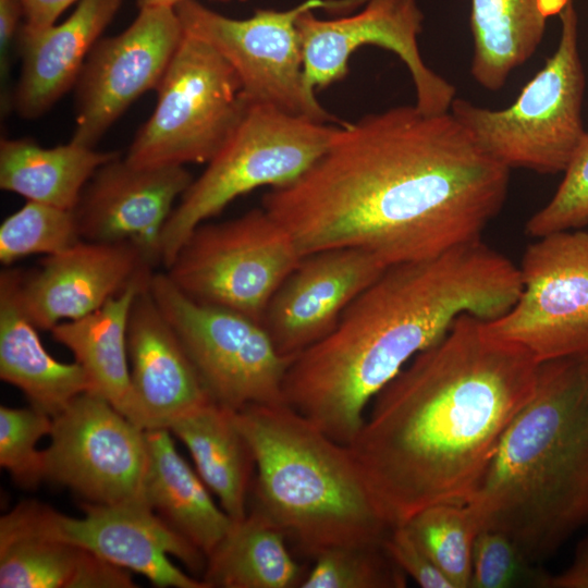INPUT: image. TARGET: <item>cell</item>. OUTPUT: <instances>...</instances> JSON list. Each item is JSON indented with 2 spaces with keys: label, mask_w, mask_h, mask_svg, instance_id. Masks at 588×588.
I'll return each instance as SVG.
<instances>
[{
  "label": "cell",
  "mask_w": 588,
  "mask_h": 588,
  "mask_svg": "<svg viewBox=\"0 0 588 588\" xmlns=\"http://www.w3.org/2000/svg\"><path fill=\"white\" fill-rule=\"evenodd\" d=\"M118 156L71 140L44 148L30 138H1L0 187L28 200L74 210L95 172Z\"/></svg>",
  "instance_id": "obj_28"
},
{
  "label": "cell",
  "mask_w": 588,
  "mask_h": 588,
  "mask_svg": "<svg viewBox=\"0 0 588 588\" xmlns=\"http://www.w3.org/2000/svg\"><path fill=\"white\" fill-rule=\"evenodd\" d=\"M169 430L187 448L219 505L234 522L242 520L248 513L256 465L235 411L210 401L176 419Z\"/></svg>",
  "instance_id": "obj_25"
},
{
  "label": "cell",
  "mask_w": 588,
  "mask_h": 588,
  "mask_svg": "<svg viewBox=\"0 0 588 588\" xmlns=\"http://www.w3.org/2000/svg\"><path fill=\"white\" fill-rule=\"evenodd\" d=\"M336 130L271 105L249 102L229 138L172 210L161 236V264L167 268L192 232L238 196L299 179L324 154Z\"/></svg>",
  "instance_id": "obj_6"
},
{
  "label": "cell",
  "mask_w": 588,
  "mask_h": 588,
  "mask_svg": "<svg viewBox=\"0 0 588 588\" xmlns=\"http://www.w3.org/2000/svg\"><path fill=\"white\" fill-rule=\"evenodd\" d=\"M1 588H132L127 569L62 541L0 534Z\"/></svg>",
  "instance_id": "obj_29"
},
{
  "label": "cell",
  "mask_w": 588,
  "mask_h": 588,
  "mask_svg": "<svg viewBox=\"0 0 588 588\" xmlns=\"http://www.w3.org/2000/svg\"><path fill=\"white\" fill-rule=\"evenodd\" d=\"M535 566L507 535L483 528L474 541L469 588H540L544 571Z\"/></svg>",
  "instance_id": "obj_34"
},
{
  "label": "cell",
  "mask_w": 588,
  "mask_h": 588,
  "mask_svg": "<svg viewBox=\"0 0 588 588\" xmlns=\"http://www.w3.org/2000/svg\"><path fill=\"white\" fill-rule=\"evenodd\" d=\"M313 562L301 588H403L407 583L383 542L332 547Z\"/></svg>",
  "instance_id": "obj_31"
},
{
  "label": "cell",
  "mask_w": 588,
  "mask_h": 588,
  "mask_svg": "<svg viewBox=\"0 0 588 588\" xmlns=\"http://www.w3.org/2000/svg\"><path fill=\"white\" fill-rule=\"evenodd\" d=\"M156 90V108L125 156L139 167L208 163L249 105L232 66L185 32Z\"/></svg>",
  "instance_id": "obj_8"
},
{
  "label": "cell",
  "mask_w": 588,
  "mask_h": 588,
  "mask_svg": "<svg viewBox=\"0 0 588 588\" xmlns=\"http://www.w3.org/2000/svg\"><path fill=\"white\" fill-rule=\"evenodd\" d=\"M52 429V416L30 407H0V465L23 488L45 479L44 452L37 442Z\"/></svg>",
  "instance_id": "obj_33"
},
{
  "label": "cell",
  "mask_w": 588,
  "mask_h": 588,
  "mask_svg": "<svg viewBox=\"0 0 588 588\" xmlns=\"http://www.w3.org/2000/svg\"><path fill=\"white\" fill-rule=\"evenodd\" d=\"M192 181L184 166L139 167L115 157L95 172L74 208L81 238L130 245L152 269L161 264L173 204Z\"/></svg>",
  "instance_id": "obj_17"
},
{
  "label": "cell",
  "mask_w": 588,
  "mask_h": 588,
  "mask_svg": "<svg viewBox=\"0 0 588 588\" xmlns=\"http://www.w3.org/2000/svg\"><path fill=\"white\" fill-rule=\"evenodd\" d=\"M585 396H586V405H587V411H588V373H587Z\"/></svg>",
  "instance_id": "obj_41"
},
{
  "label": "cell",
  "mask_w": 588,
  "mask_h": 588,
  "mask_svg": "<svg viewBox=\"0 0 588 588\" xmlns=\"http://www.w3.org/2000/svg\"><path fill=\"white\" fill-rule=\"evenodd\" d=\"M83 517H71L50 506L25 501L0 519V534L29 535L85 549L125 569L147 577L158 587L208 588L177 568L204 573L207 556L171 527L145 501L114 504L84 502Z\"/></svg>",
  "instance_id": "obj_11"
},
{
  "label": "cell",
  "mask_w": 588,
  "mask_h": 588,
  "mask_svg": "<svg viewBox=\"0 0 588 588\" xmlns=\"http://www.w3.org/2000/svg\"><path fill=\"white\" fill-rule=\"evenodd\" d=\"M518 269L519 296L488 330L539 363L588 352V231L538 237Z\"/></svg>",
  "instance_id": "obj_13"
},
{
  "label": "cell",
  "mask_w": 588,
  "mask_h": 588,
  "mask_svg": "<svg viewBox=\"0 0 588 588\" xmlns=\"http://www.w3.org/2000/svg\"><path fill=\"white\" fill-rule=\"evenodd\" d=\"M328 5L322 0H306L285 11L257 10L242 20L219 14L196 0H182L174 9L184 32L208 44L232 66L249 102L328 123L336 119L305 84L296 24L302 13Z\"/></svg>",
  "instance_id": "obj_12"
},
{
  "label": "cell",
  "mask_w": 588,
  "mask_h": 588,
  "mask_svg": "<svg viewBox=\"0 0 588 588\" xmlns=\"http://www.w3.org/2000/svg\"><path fill=\"white\" fill-rule=\"evenodd\" d=\"M383 547L401 571L422 588H454L405 524L393 526Z\"/></svg>",
  "instance_id": "obj_36"
},
{
  "label": "cell",
  "mask_w": 588,
  "mask_h": 588,
  "mask_svg": "<svg viewBox=\"0 0 588 588\" xmlns=\"http://www.w3.org/2000/svg\"><path fill=\"white\" fill-rule=\"evenodd\" d=\"M149 270L130 245L81 240L32 272L16 270V296L34 326L50 331L97 310Z\"/></svg>",
  "instance_id": "obj_19"
},
{
  "label": "cell",
  "mask_w": 588,
  "mask_h": 588,
  "mask_svg": "<svg viewBox=\"0 0 588 588\" xmlns=\"http://www.w3.org/2000/svg\"><path fill=\"white\" fill-rule=\"evenodd\" d=\"M152 270L136 277L97 310L54 326L53 340L69 348L102 396L124 416L132 394L127 326L135 297L149 283ZM126 417V416H125Z\"/></svg>",
  "instance_id": "obj_24"
},
{
  "label": "cell",
  "mask_w": 588,
  "mask_h": 588,
  "mask_svg": "<svg viewBox=\"0 0 588 588\" xmlns=\"http://www.w3.org/2000/svg\"><path fill=\"white\" fill-rule=\"evenodd\" d=\"M422 20L416 0H366L360 12L334 20L318 19L313 10L302 13L296 24L307 88L315 93L344 78L352 53L364 45H375L392 51L405 64L420 111H450L455 87L429 69L419 51Z\"/></svg>",
  "instance_id": "obj_15"
},
{
  "label": "cell",
  "mask_w": 588,
  "mask_h": 588,
  "mask_svg": "<svg viewBox=\"0 0 588 588\" xmlns=\"http://www.w3.org/2000/svg\"><path fill=\"white\" fill-rule=\"evenodd\" d=\"M563 173L554 195L527 221L525 231L529 236L538 238L588 224V132Z\"/></svg>",
  "instance_id": "obj_35"
},
{
  "label": "cell",
  "mask_w": 588,
  "mask_h": 588,
  "mask_svg": "<svg viewBox=\"0 0 588 588\" xmlns=\"http://www.w3.org/2000/svg\"><path fill=\"white\" fill-rule=\"evenodd\" d=\"M518 270L481 240L389 266L329 335L293 359L285 404L350 445L376 395L457 317L489 321L510 310L522 291Z\"/></svg>",
  "instance_id": "obj_3"
},
{
  "label": "cell",
  "mask_w": 588,
  "mask_h": 588,
  "mask_svg": "<svg viewBox=\"0 0 588 588\" xmlns=\"http://www.w3.org/2000/svg\"><path fill=\"white\" fill-rule=\"evenodd\" d=\"M568 0H470L474 39L470 73L483 88L501 89L511 73L532 57L547 19Z\"/></svg>",
  "instance_id": "obj_26"
},
{
  "label": "cell",
  "mask_w": 588,
  "mask_h": 588,
  "mask_svg": "<svg viewBox=\"0 0 588 588\" xmlns=\"http://www.w3.org/2000/svg\"><path fill=\"white\" fill-rule=\"evenodd\" d=\"M25 22L23 29L36 32L47 28L73 3L81 0H20Z\"/></svg>",
  "instance_id": "obj_39"
},
{
  "label": "cell",
  "mask_w": 588,
  "mask_h": 588,
  "mask_svg": "<svg viewBox=\"0 0 588 588\" xmlns=\"http://www.w3.org/2000/svg\"><path fill=\"white\" fill-rule=\"evenodd\" d=\"M588 352L540 363L537 387L466 504L534 564L588 524Z\"/></svg>",
  "instance_id": "obj_4"
},
{
  "label": "cell",
  "mask_w": 588,
  "mask_h": 588,
  "mask_svg": "<svg viewBox=\"0 0 588 588\" xmlns=\"http://www.w3.org/2000/svg\"><path fill=\"white\" fill-rule=\"evenodd\" d=\"M540 363L456 318L372 400L348 445L391 526L437 504H467L506 429L535 394Z\"/></svg>",
  "instance_id": "obj_2"
},
{
  "label": "cell",
  "mask_w": 588,
  "mask_h": 588,
  "mask_svg": "<svg viewBox=\"0 0 588 588\" xmlns=\"http://www.w3.org/2000/svg\"><path fill=\"white\" fill-rule=\"evenodd\" d=\"M540 588H588V536L576 546L571 565L559 574L544 572Z\"/></svg>",
  "instance_id": "obj_38"
},
{
  "label": "cell",
  "mask_w": 588,
  "mask_h": 588,
  "mask_svg": "<svg viewBox=\"0 0 588 588\" xmlns=\"http://www.w3.org/2000/svg\"><path fill=\"white\" fill-rule=\"evenodd\" d=\"M307 572L284 531L252 509L207 555L201 579L208 588H301Z\"/></svg>",
  "instance_id": "obj_27"
},
{
  "label": "cell",
  "mask_w": 588,
  "mask_h": 588,
  "mask_svg": "<svg viewBox=\"0 0 588 588\" xmlns=\"http://www.w3.org/2000/svg\"><path fill=\"white\" fill-rule=\"evenodd\" d=\"M559 14L555 51L511 106L494 110L455 98L450 108L477 144L510 170L564 172L586 134L581 115L586 78L573 0Z\"/></svg>",
  "instance_id": "obj_7"
},
{
  "label": "cell",
  "mask_w": 588,
  "mask_h": 588,
  "mask_svg": "<svg viewBox=\"0 0 588 588\" xmlns=\"http://www.w3.org/2000/svg\"><path fill=\"white\" fill-rule=\"evenodd\" d=\"M182 0H137L139 8L145 7H169V8H175L177 3H180ZM218 1H230V0H218ZM240 1H246V0H240Z\"/></svg>",
  "instance_id": "obj_40"
},
{
  "label": "cell",
  "mask_w": 588,
  "mask_h": 588,
  "mask_svg": "<svg viewBox=\"0 0 588 588\" xmlns=\"http://www.w3.org/2000/svg\"><path fill=\"white\" fill-rule=\"evenodd\" d=\"M49 436L50 445L42 451L45 479L86 502L145 501V430L102 396L84 392L73 399L52 417Z\"/></svg>",
  "instance_id": "obj_14"
},
{
  "label": "cell",
  "mask_w": 588,
  "mask_h": 588,
  "mask_svg": "<svg viewBox=\"0 0 588 588\" xmlns=\"http://www.w3.org/2000/svg\"><path fill=\"white\" fill-rule=\"evenodd\" d=\"M301 259L286 229L256 208L197 226L166 273L192 299L262 322L273 294Z\"/></svg>",
  "instance_id": "obj_9"
},
{
  "label": "cell",
  "mask_w": 588,
  "mask_h": 588,
  "mask_svg": "<svg viewBox=\"0 0 588 588\" xmlns=\"http://www.w3.org/2000/svg\"><path fill=\"white\" fill-rule=\"evenodd\" d=\"M24 15L20 0H0V74H1V109L7 113L12 108V94L8 79L11 68V52L21 28L20 19Z\"/></svg>",
  "instance_id": "obj_37"
},
{
  "label": "cell",
  "mask_w": 588,
  "mask_h": 588,
  "mask_svg": "<svg viewBox=\"0 0 588 588\" xmlns=\"http://www.w3.org/2000/svg\"><path fill=\"white\" fill-rule=\"evenodd\" d=\"M146 503L207 556L233 525L197 471L175 449L169 429L145 430Z\"/></svg>",
  "instance_id": "obj_23"
},
{
  "label": "cell",
  "mask_w": 588,
  "mask_h": 588,
  "mask_svg": "<svg viewBox=\"0 0 588 588\" xmlns=\"http://www.w3.org/2000/svg\"><path fill=\"white\" fill-rule=\"evenodd\" d=\"M132 394L125 416L143 430L169 429L213 401L149 283L134 299L127 326Z\"/></svg>",
  "instance_id": "obj_20"
},
{
  "label": "cell",
  "mask_w": 588,
  "mask_h": 588,
  "mask_svg": "<svg viewBox=\"0 0 588 588\" xmlns=\"http://www.w3.org/2000/svg\"><path fill=\"white\" fill-rule=\"evenodd\" d=\"M509 183L510 169L451 111L399 106L338 126L317 162L271 188L262 208L302 257L355 247L392 266L481 240Z\"/></svg>",
  "instance_id": "obj_1"
},
{
  "label": "cell",
  "mask_w": 588,
  "mask_h": 588,
  "mask_svg": "<svg viewBox=\"0 0 588 588\" xmlns=\"http://www.w3.org/2000/svg\"><path fill=\"white\" fill-rule=\"evenodd\" d=\"M388 267L355 247L303 256L273 294L262 319L279 353L295 358L329 335L348 306Z\"/></svg>",
  "instance_id": "obj_18"
},
{
  "label": "cell",
  "mask_w": 588,
  "mask_h": 588,
  "mask_svg": "<svg viewBox=\"0 0 588 588\" xmlns=\"http://www.w3.org/2000/svg\"><path fill=\"white\" fill-rule=\"evenodd\" d=\"M74 210L28 200L0 226V261L54 255L81 241Z\"/></svg>",
  "instance_id": "obj_32"
},
{
  "label": "cell",
  "mask_w": 588,
  "mask_h": 588,
  "mask_svg": "<svg viewBox=\"0 0 588 588\" xmlns=\"http://www.w3.org/2000/svg\"><path fill=\"white\" fill-rule=\"evenodd\" d=\"M404 524L454 588H469L479 526L466 504L431 505Z\"/></svg>",
  "instance_id": "obj_30"
},
{
  "label": "cell",
  "mask_w": 588,
  "mask_h": 588,
  "mask_svg": "<svg viewBox=\"0 0 588 588\" xmlns=\"http://www.w3.org/2000/svg\"><path fill=\"white\" fill-rule=\"evenodd\" d=\"M37 328L16 296V270L0 274V377L19 388L30 405L50 416L73 399L93 392V383L76 362L53 358L44 347Z\"/></svg>",
  "instance_id": "obj_22"
},
{
  "label": "cell",
  "mask_w": 588,
  "mask_h": 588,
  "mask_svg": "<svg viewBox=\"0 0 588 588\" xmlns=\"http://www.w3.org/2000/svg\"><path fill=\"white\" fill-rule=\"evenodd\" d=\"M121 2L81 0L60 24L36 32L21 27L17 49L22 65L12 95V108L20 117H41L76 85L90 50Z\"/></svg>",
  "instance_id": "obj_21"
},
{
  "label": "cell",
  "mask_w": 588,
  "mask_h": 588,
  "mask_svg": "<svg viewBox=\"0 0 588 588\" xmlns=\"http://www.w3.org/2000/svg\"><path fill=\"white\" fill-rule=\"evenodd\" d=\"M183 35L174 8L145 7L121 34L98 40L76 83L71 142L95 147L136 99L157 89Z\"/></svg>",
  "instance_id": "obj_16"
},
{
  "label": "cell",
  "mask_w": 588,
  "mask_h": 588,
  "mask_svg": "<svg viewBox=\"0 0 588 588\" xmlns=\"http://www.w3.org/2000/svg\"><path fill=\"white\" fill-rule=\"evenodd\" d=\"M235 420L255 458V509L315 558L346 544L382 543L393 527L348 445L286 404L249 405Z\"/></svg>",
  "instance_id": "obj_5"
},
{
  "label": "cell",
  "mask_w": 588,
  "mask_h": 588,
  "mask_svg": "<svg viewBox=\"0 0 588 588\" xmlns=\"http://www.w3.org/2000/svg\"><path fill=\"white\" fill-rule=\"evenodd\" d=\"M149 291L215 402L232 411L285 404L294 358L279 353L262 322L192 299L166 272H152Z\"/></svg>",
  "instance_id": "obj_10"
}]
</instances>
